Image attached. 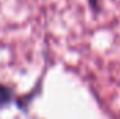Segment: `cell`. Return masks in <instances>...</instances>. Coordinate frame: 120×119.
<instances>
[{
  "mask_svg": "<svg viewBox=\"0 0 120 119\" xmlns=\"http://www.w3.org/2000/svg\"><path fill=\"white\" fill-rule=\"evenodd\" d=\"M14 102H17V95L14 90L4 83H0V108H6Z\"/></svg>",
  "mask_w": 120,
  "mask_h": 119,
  "instance_id": "1",
  "label": "cell"
}]
</instances>
